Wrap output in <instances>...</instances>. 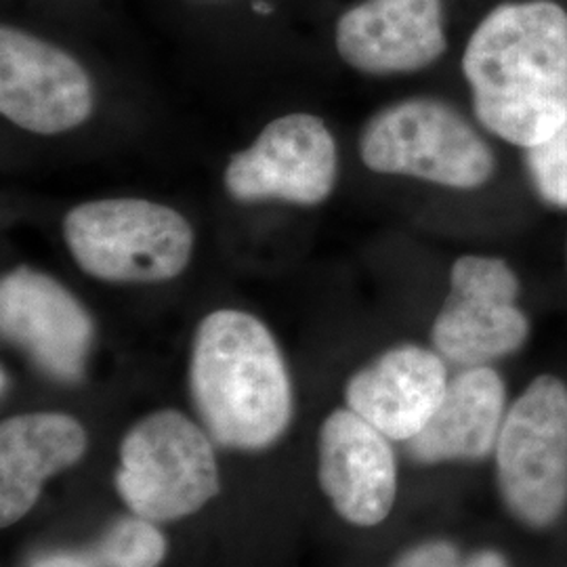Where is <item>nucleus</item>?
I'll use <instances>...</instances> for the list:
<instances>
[{"instance_id":"nucleus-17","label":"nucleus","mask_w":567,"mask_h":567,"mask_svg":"<svg viewBox=\"0 0 567 567\" xmlns=\"http://www.w3.org/2000/svg\"><path fill=\"white\" fill-rule=\"evenodd\" d=\"M526 168L536 196L555 208H567V121L547 142L526 150Z\"/></svg>"},{"instance_id":"nucleus-6","label":"nucleus","mask_w":567,"mask_h":567,"mask_svg":"<svg viewBox=\"0 0 567 567\" xmlns=\"http://www.w3.org/2000/svg\"><path fill=\"white\" fill-rule=\"evenodd\" d=\"M503 501L529 527L555 524L567 505V386L534 379L511 405L496 442Z\"/></svg>"},{"instance_id":"nucleus-16","label":"nucleus","mask_w":567,"mask_h":567,"mask_svg":"<svg viewBox=\"0 0 567 567\" xmlns=\"http://www.w3.org/2000/svg\"><path fill=\"white\" fill-rule=\"evenodd\" d=\"M166 543L150 519H124L107 534L103 559L110 567H158Z\"/></svg>"},{"instance_id":"nucleus-8","label":"nucleus","mask_w":567,"mask_h":567,"mask_svg":"<svg viewBox=\"0 0 567 567\" xmlns=\"http://www.w3.org/2000/svg\"><path fill=\"white\" fill-rule=\"evenodd\" d=\"M339 173L337 143L326 122L295 112L269 122L255 143L231 156L225 189L234 200L324 203Z\"/></svg>"},{"instance_id":"nucleus-2","label":"nucleus","mask_w":567,"mask_h":567,"mask_svg":"<svg viewBox=\"0 0 567 567\" xmlns=\"http://www.w3.org/2000/svg\"><path fill=\"white\" fill-rule=\"evenodd\" d=\"M189 391L204 426L224 446H271L290 423L292 386L271 332L255 316L219 309L192 343Z\"/></svg>"},{"instance_id":"nucleus-12","label":"nucleus","mask_w":567,"mask_h":567,"mask_svg":"<svg viewBox=\"0 0 567 567\" xmlns=\"http://www.w3.org/2000/svg\"><path fill=\"white\" fill-rule=\"evenodd\" d=\"M320 484L337 513L355 526L385 522L398 468L385 435L353 410H334L320 429Z\"/></svg>"},{"instance_id":"nucleus-20","label":"nucleus","mask_w":567,"mask_h":567,"mask_svg":"<svg viewBox=\"0 0 567 567\" xmlns=\"http://www.w3.org/2000/svg\"><path fill=\"white\" fill-rule=\"evenodd\" d=\"M34 567H93L86 559L74 557V555H53V557H44Z\"/></svg>"},{"instance_id":"nucleus-10","label":"nucleus","mask_w":567,"mask_h":567,"mask_svg":"<svg viewBox=\"0 0 567 567\" xmlns=\"http://www.w3.org/2000/svg\"><path fill=\"white\" fill-rule=\"evenodd\" d=\"M0 330L44 374L63 383L81 381L95 324L81 301L49 274L21 265L2 276Z\"/></svg>"},{"instance_id":"nucleus-13","label":"nucleus","mask_w":567,"mask_h":567,"mask_svg":"<svg viewBox=\"0 0 567 567\" xmlns=\"http://www.w3.org/2000/svg\"><path fill=\"white\" fill-rule=\"evenodd\" d=\"M447 370L437 351L400 344L358 370L344 386L349 410L386 440L410 442L444 402Z\"/></svg>"},{"instance_id":"nucleus-7","label":"nucleus","mask_w":567,"mask_h":567,"mask_svg":"<svg viewBox=\"0 0 567 567\" xmlns=\"http://www.w3.org/2000/svg\"><path fill=\"white\" fill-rule=\"evenodd\" d=\"M517 299L519 278L505 259L458 257L450 271L446 301L431 328L435 351L466 368L519 351L529 337V320Z\"/></svg>"},{"instance_id":"nucleus-5","label":"nucleus","mask_w":567,"mask_h":567,"mask_svg":"<svg viewBox=\"0 0 567 567\" xmlns=\"http://www.w3.org/2000/svg\"><path fill=\"white\" fill-rule=\"evenodd\" d=\"M219 486L208 437L182 412H154L124 435L116 487L122 501L143 519L187 517L215 498Z\"/></svg>"},{"instance_id":"nucleus-15","label":"nucleus","mask_w":567,"mask_h":567,"mask_svg":"<svg viewBox=\"0 0 567 567\" xmlns=\"http://www.w3.org/2000/svg\"><path fill=\"white\" fill-rule=\"evenodd\" d=\"M507 389L489 365L466 368L447 385L444 402L425 429L408 442L416 463L484 458L498 442Z\"/></svg>"},{"instance_id":"nucleus-14","label":"nucleus","mask_w":567,"mask_h":567,"mask_svg":"<svg viewBox=\"0 0 567 567\" xmlns=\"http://www.w3.org/2000/svg\"><path fill=\"white\" fill-rule=\"evenodd\" d=\"M86 431L60 412H34L7 419L0 426V524L9 527L39 501L42 484L79 463Z\"/></svg>"},{"instance_id":"nucleus-21","label":"nucleus","mask_w":567,"mask_h":567,"mask_svg":"<svg viewBox=\"0 0 567 567\" xmlns=\"http://www.w3.org/2000/svg\"><path fill=\"white\" fill-rule=\"evenodd\" d=\"M255 11H257V13H269L271 9H269V4H265V2H255Z\"/></svg>"},{"instance_id":"nucleus-18","label":"nucleus","mask_w":567,"mask_h":567,"mask_svg":"<svg viewBox=\"0 0 567 567\" xmlns=\"http://www.w3.org/2000/svg\"><path fill=\"white\" fill-rule=\"evenodd\" d=\"M393 567H461V557L454 545L433 540L405 550Z\"/></svg>"},{"instance_id":"nucleus-1","label":"nucleus","mask_w":567,"mask_h":567,"mask_svg":"<svg viewBox=\"0 0 567 567\" xmlns=\"http://www.w3.org/2000/svg\"><path fill=\"white\" fill-rule=\"evenodd\" d=\"M463 72L477 121L532 150L567 121V11L553 0L494 7L466 42Z\"/></svg>"},{"instance_id":"nucleus-9","label":"nucleus","mask_w":567,"mask_h":567,"mask_svg":"<svg viewBox=\"0 0 567 567\" xmlns=\"http://www.w3.org/2000/svg\"><path fill=\"white\" fill-rule=\"evenodd\" d=\"M91 76L60 47L13 25L0 30V112L30 133L58 135L93 112Z\"/></svg>"},{"instance_id":"nucleus-11","label":"nucleus","mask_w":567,"mask_h":567,"mask_svg":"<svg viewBox=\"0 0 567 567\" xmlns=\"http://www.w3.org/2000/svg\"><path fill=\"white\" fill-rule=\"evenodd\" d=\"M446 47L442 0H364L337 23L341 60L372 76L425 70Z\"/></svg>"},{"instance_id":"nucleus-3","label":"nucleus","mask_w":567,"mask_h":567,"mask_svg":"<svg viewBox=\"0 0 567 567\" xmlns=\"http://www.w3.org/2000/svg\"><path fill=\"white\" fill-rule=\"evenodd\" d=\"M63 238L84 274L112 284L173 280L192 259L194 229L179 210L142 198L74 206Z\"/></svg>"},{"instance_id":"nucleus-19","label":"nucleus","mask_w":567,"mask_h":567,"mask_svg":"<svg viewBox=\"0 0 567 567\" xmlns=\"http://www.w3.org/2000/svg\"><path fill=\"white\" fill-rule=\"evenodd\" d=\"M465 567H508L505 557L496 550H482V553H475Z\"/></svg>"},{"instance_id":"nucleus-4","label":"nucleus","mask_w":567,"mask_h":567,"mask_svg":"<svg viewBox=\"0 0 567 567\" xmlns=\"http://www.w3.org/2000/svg\"><path fill=\"white\" fill-rule=\"evenodd\" d=\"M360 158L374 173L452 189H477L496 171V156L477 128L454 105L435 97H412L379 110L360 133Z\"/></svg>"}]
</instances>
